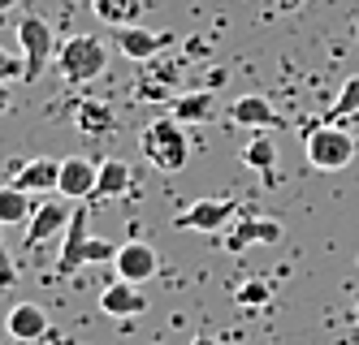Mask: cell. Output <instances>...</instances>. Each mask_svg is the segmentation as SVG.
Here are the masks:
<instances>
[{"mask_svg":"<svg viewBox=\"0 0 359 345\" xmlns=\"http://www.w3.org/2000/svg\"><path fill=\"white\" fill-rule=\"evenodd\" d=\"M18 43H22V57H27V83H35V78L48 69V61H53V52H57L53 26L43 17H35V13H27L18 22Z\"/></svg>","mask_w":359,"mask_h":345,"instance_id":"6","label":"cell"},{"mask_svg":"<svg viewBox=\"0 0 359 345\" xmlns=\"http://www.w3.org/2000/svg\"><path fill=\"white\" fill-rule=\"evenodd\" d=\"M277 5H281V9H299V5H303V0H277Z\"/></svg>","mask_w":359,"mask_h":345,"instance_id":"28","label":"cell"},{"mask_svg":"<svg viewBox=\"0 0 359 345\" xmlns=\"http://www.w3.org/2000/svg\"><path fill=\"white\" fill-rule=\"evenodd\" d=\"M0 113H9V83H0Z\"/></svg>","mask_w":359,"mask_h":345,"instance_id":"26","label":"cell"},{"mask_svg":"<svg viewBox=\"0 0 359 345\" xmlns=\"http://www.w3.org/2000/svg\"><path fill=\"white\" fill-rule=\"evenodd\" d=\"M87 216H91V207H79L69 216V229H65L61 251H57V276H74L87 263H113L117 259V246L109 237H95L87 229Z\"/></svg>","mask_w":359,"mask_h":345,"instance_id":"1","label":"cell"},{"mask_svg":"<svg viewBox=\"0 0 359 345\" xmlns=\"http://www.w3.org/2000/svg\"><path fill=\"white\" fill-rule=\"evenodd\" d=\"M95 177H100L95 160H87V155H69V160H61V185H57V195L69 199V203H91Z\"/></svg>","mask_w":359,"mask_h":345,"instance_id":"11","label":"cell"},{"mask_svg":"<svg viewBox=\"0 0 359 345\" xmlns=\"http://www.w3.org/2000/svg\"><path fill=\"white\" fill-rule=\"evenodd\" d=\"M234 216H238V199L221 195V199H195L191 207H182L173 216V225L177 229H195V233H225V225Z\"/></svg>","mask_w":359,"mask_h":345,"instance_id":"5","label":"cell"},{"mask_svg":"<svg viewBox=\"0 0 359 345\" xmlns=\"http://www.w3.org/2000/svg\"><path fill=\"white\" fill-rule=\"evenodd\" d=\"M191 345H217V337H208V332H199V337H195Z\"/></svg>","mask_w":359,"mask_h":345,"instance_id":"27","label":"cell"},{"mask_svg":"<svg viewBox=\"0 0 359 345\" xmlns=\"http://www.w3.org/2000/svg\"><path fill=\"white\" fill-rule=\"evenodd\" d=\"M0 83H27V57L0 48Z\"/></svg>","mask_w":359,"mask_h":345,"instance_id":"24","label":"cell"},{"mask_svg":"<svg viewBox=\"0 0 359 345\" xmlns=\"http://www.w3.org/2000/svg\"><path fill=\"white\" fill-rule=\"evenodd\" d=\"M225 117L243 125V129H281L286 125V117L277 113V104L269 95H238L225 104Z\"/></svg>","mask_w":359,"mask_h":345,"instance_id":"10","label":"cell"},{"mask_svg":"<svg viewBox=\"0 0 359 345\" xmlns=\"http://www.w3.org/2000/svg\"><path fill=\"white\" fill-rule=\"evenodd\" d=\"M100 311L109 315V320H135V315H143L147 311V294L139 285H130V281H113V285H104L100 289Z\"/></svg>","mask_w":359,"mask_h":345,"instance_id":"13","label":"cell"},{"mask_svg":"<svg viewBox=\"0 0 359 345\" xmlns=\"http://www.w3.org/2000/svg\"><path fill=\"white\" fill-rule=\"evenodd\" d=\"M351 320H355V324H359V302H355V311H351Z\"/></svg>","mask_w":359,"mask_h":345,"instance_id":"30","label":"cell"},{"mask_svg":"<svg viewBox=\"0 0 359 345\" xmlns=\"http://www.w3.org/2000/svg\"><path fill=\"white\" fill-rule=\"evenodd\" d=\"M18 190H27V195H57V185H61V160H53V155H35V160L22 164V173L9 177Z\"/></svg>","mask_w":359,"mask_h":345,"instance_id":"14","label":"cell"},{"mask_svg":"<svg viewBox=\"0 0 359 345\" xmlns=\"http://www.w3.org/2000/svg\"><path fill=\"white\" fill-rule=\"evenodd\" d=\"M109 69V48L95 35H74L57 48V73L65 83H95Z\"/></svg>","mask_w":359,"mask_h":345,"instance_id":"3","label":"cell"},{"mask_svg":"<svg viewBox=\"0 0 359 345\" xmlns=\"http://www.w3.org/2000/svg\"><path fill=\"white\" fill-rule=\"evenodd\" d=\"M355 39H359V26H355Z\"/></svg>","mask_w":359,"mask_h":345,"instance_id":"31","label":"cell"},{"mask_svg":"<svg viewBox=\"0 0 359 345\" xmlns=\"http://www.w3.org/2000/svg\"><path fill=\"white\" fill-rule=\"evenodd\" d=\"M303 147H307V164H312V169H320V173H338V169H346V164L355 160L359 139L346 134V129H338L333 121H325V125H312V129H307Z\"/></svg>","mask_w":359,"mask_h":345,"instance_id":"4","label":"cell"},{"mask_svg":"<svg viewBox=\"0 0 359 345\" xmlns=\"http://www.w3.org/2000/svg\"><path fill=\"white\" fill-rule=\"evenodd\" d=\"M126 190H130V164L126 160H100V177H95V195H91V203H100V199H121Z\"/></svg>","mask_w":359,"mask_h":345,"instance_id":"19","label":"cell"},{"mask_svg":"<svg viewBox=\"0 0 359 345\" xmlns=\"http://www.w3.org/2000/svg\"><path fill=\"white\" fill-rule=\"evenodd\" d=\"M13 285H18V263H13L9 246L0 242V294H5V289H13Z\"/></svg>","mask_w":359,"mask_h":345,"instance_id":"25","label":"cell"},{"mask_svg":"<svg viewBox=\"0 0 359 345\" xmlns=\"http://www.w3.org/2000/svg\"><path fill=\"white\" fill-rule=\"evenodd\" d=\"M9 9H18V0H0V13H9Z\"/></svg>","mask_w":359,"mask_h":345,"instance_id":"29","label":"cell"},{"mask_svg":"<svg viewBox=\"0 0 359 345\" xmlns=\"http://www.w3.org/2000/svg\"><path fill=\"white\" fill-rule=\"evenodd\" d=\"M243 164L251 173H260L264 185H277V177H273V169H277V143L269 139V129H251V139L243 147Z\"/></svg>","mask_w":359,"mask_h":345,"instance_id":"17","label":"cell"},{"mask_svg":"<svg viewBox=\"0 0 359 345\" xmlns=\"http://www.w3.org/2000/svg\"><path fill=\"white\" fill-rule=\"evenodd\" d=\"M143 9H147V0H91V13L104 22V26H139V17H143Z\"/></svg>","mask_w":359,"mask_h":345,"instance_id":"20","label":"cell"},{"mask_svg":"<svg viewBox=\"0 0 359 345\" xmlns=\"http://www.w3.org/2000/svg\"><path fill=\"white\" fill-rule=\"evenodd\" d=\"M74 125H79L83 139L100 143V139H109L113 129H117V113H113L109 99H79V108H74Z\"/></svg>","mask_w":359,"mask_h":345,"instance_id":"16","label":"cell"},{"mask_svg":"<svg viewBox=\"0 0 359 345\" xmlns=\"http://www.w3.org/2000/svg\"><path fill=\"white\" fill-rule=\"evenodd\" d=\"M65 203H69V199H48V203L35 207V216L27 220V251H39L43 242H57V237H65L69 216H74Z\"/></svg>","mask_w":359,"mask_h":345,"instance_id":"9","label":"cell"},{"mask_svg":"<svg viewBox=\"0 0 359 345\" xmlns=\"http://www.w3.org/2000/svg\"><path fill=\"white\" fill-rule=\"evenodd\" d=\"M5 332L13 337V341H43L48 332H53V324H48V311L39 307V302H18V307H9V315H5Z\"/></svg>","mask_w":359,"mask_h":345,"instance_id":"15","label":"cell"},{"mask_svg":"<svg viewBox=\"0 0 359 345\" xmlns=\"http://www.w3.org/2000/svg\"><path fill=\"white\" fill-rule=\"evenodd\" d=\"M217 95L212 91H187V95H177L173 104H169V113L182 121V125H203V121H212L217 117Z\"/></svg>","mask_w":359,"mask_h":345,"instance_id":"18","label":"cell"},{"mask_svg":"<svg viewBox=\"0 0 359 345\" xmlns=\"http://www.w3.org/2000/svg\"><path fill=\"white\" fill-rule=\"evenodd\" d=\"M35 195H27V190H18L13 181H5L0 185V225H27L31 216H35Z\"/></svg>","mask_w":359,"mask_h":345,"instance_id":"21","label":"cell"},{"mask_svg":"<svg viewBox=\"0 0 359 345\" xmlns=\"http://www.w3.org/2000/svg\"><path fill=\"white\" fill-rule=\"evenodd\" d=\"M281 237H286V229H281V220H269V216H243L238 225H229L221 233V246L229 255H243L247 246H277Z\"/></svg>","mask_w":359,"mask_h":345,"instance_id":"8","label":"cell"},{"mask_svg":"<svg viewBox=\"0 0 359 345\" xmlns=\"http://www.w3.org/2000/svg\"><path fill=\"white\" fill-rule=\"evenodd\" d=\"M117 52L126 61H156L161 52L177 43V31H147V26H117L113 31Z\"/></svg>","mask_w":359,"mask_h":345,"instance_id":"7","label":"cell"},{"mask_svg":"<svg viewBox=\"0 0 359 345\" xmlns=\"http://www.w3.org/2000/svg\"><path fill=\"white\" fill-rule=\"evenodd\" d=\"M342 117H359V73L346 78L338 91V104L329 108V121H342Z\"/></svg>","mask_w":359,"mask_h":345,"instance_id":"22","label":"cell"},{"mask_svg":"<svg viewBox=\"0 0 359 345\" xmlns=\"http://www.w3.org/2000/svg\"><path fill=\"white\" fill-rule=\"evenodd\" d=\"M234 302L238 307H269L273 302V285H264V281H243L234 289Z\"/></svg>","mask_w":359,"mask_h":345,"instance_id":"23","label":"cell"},{"mask_svg":"<svg viewBox=\"0 0 359 345\" xmlns=\"http://www.w3.org/2000/svg\"><path fill=\"white\" fill-rule=\"evenodd\" d=\"M139 151H143V160L156 169V173H177V169L191 160L187 125L177 121L173 113H169V117H156V121H147L143 134H139Z\"/></svg>","mask_w":359,"mask_h":345,"instance_id":"2","label":"cell"},{"mask_svg":"<svg viewBox=\"0 0 359 345\" xmlns=\"http://www.w3.org/2000/svg\"><path fill=\"white\" fill-rule=\"evenodd\" d=\"M113 268H117V276H121V281L143 285V281L156 276L161 259H156V251H151V242H135V237H130V242H121V246H117Z\"/></svg>","mask_w":359,"mask_h":345,"instance_id":"12","label":"cell"}]
</instances>
